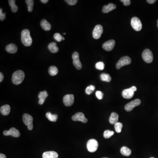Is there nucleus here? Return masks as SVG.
<instances>
[{"mask_svg":"<svg viewBox=\"0 0 158 158\" xmlns=\"http://www.w3.org/2000/svg\"><path fill=\"white\" fill-rule=\"evenodd\" d=\"M72 119L75 121H81L83 123H86L88 121V119L82 112H77L72 117Z\"/></svg>","mask_w":158,"mask_h":158,"instance_id":"nucleus-11","label":"nucleus"},{"mask_svg":"<svg viewBox=\"0 0 158 158\" xmlns=\"http://www.w3.org/2000/svg\"><path fill=\"white\" fill-rule=\"evenodd\" d=\"M142 57L144 61L147 63L152 62L153 60V55L152 53L148 49H146L143 51Z\"/></svg>","mask_w":158,"mask_h":158,"instance_id":"nucleus-6","label":"nucleus"},{"mask_svg":"<svg viewBox=\"0 0 158 158\" xmlns=\"http://www.w3.org/2000/svg\"><path fill=\"white\" fill-rule=\"evenodd\" d=\"M115 41L113 40L107 41L103 44V48L106 51H111L115 47Z\"/></svg>","mask_w":158,"mask_h":158,"instance_id":"nucleus-15","label":"nucleus"},{"mask_svg":"<svg viewBox=\"0 0 158 158\" xmlns=\"http://www.w3.org/2000/svg\"><path fill=\"white\" fill-rule=\"evenodd\" d=\"M41 2H42L43 3L45 4V3H48V0H41Z\"/></svg>","mask_w":158,"mask_h":158,"instance_id":"nucleus-43","label":"nucleus"},{"mask_svg":"<svg viewBox=\"0 0 158 158\" xmlns=\"http://www.w3.org/2000/svg\"><path fill=\"white\" fill-rule=\"evenodd\" d=\"M147 3H149V4H152L155 3L156 1V0H147Z\"/></svg>","mask_w":158,"mask_h":158,"instance_id":"nucleus-40","label":"nucleus"},{"mask_svg":"<svg viewBox=\"0 0 158 158\" xmlns=\"http://www.w3.org/2000/svg\"><path fill=\"white\" fill-rule=\"evenodd\" d=\"M101 79L102 81H104L108 82H110L111 81V77L110 76V74H105V73H102L100 76Z\"/></svg>","mask_w":158,"mask_h":158,"instance_id":"nucleus-27","label":"nucleus"},{"mask_svg":"<svg viewBox=\"0 0 158 158\" xmlns=\"http://www.w3.org/2000/svg\"><path fill=\"white\" fill-rule=\"evenodd\" d=\"M96 96L97 98L99 100H101L103 99V92L101 91H97L96 92Z\"/></svg>","mask_w":158,"mask_h":158,"instance_id":"nucleus-35","label":"nucleus"},{"mask_svg":"<svg viewBox=\"0 0 158 158\" xmlns=\"http://www.w3.org/2000/svg\"><path fill=\"white\" fill-rule=\"evenodd\" d=\"M9 6L11 7V10L13 13H15L18 10V8L15 4V0H9L8 1Z\"/></svg>","mask_w":158,"mask_h":158,"instance_id":"nucleus-25","label":"nucleus"},{"mask_svg":"<svg viewBox=\"0 0 158 158\" xmlns=\"http://www.w3.org/2000/svg\"><path fill=\"white\" fill-rule=\"evenodd\" d=\"M73 64L77 70H80L82 67L81 63L79 59V55L77 52H74L72 55Z\"/></svg>","mask_w":158,"mask_h":158,"instance_id":"nucleus-10","label":"nucleus"},{"mask_svg":"<svg viewBox=\"0 0 158 158\" xmlns=\"http://www.w3.org/2000/svg\"><path fill=\"white\" fill-rule=\"evenodd\" d=\"M58 154L54 151H48L44 153L43 158H58Z\"/></svg>","mask_w":158,"mask_h":158,"instance_id":"nucleus-17","label":"nucleus"},{"mask_svg":"<svg viewBox=\"0 0 158 158\" xmlns=\"http://www.w3.org/2000/svg\"><path fill=\"white\" fill-rule=\"evenodd\" d=\"M131 25L133 28L136 31H140L142 29V23L138 17H134L132 18L131 20Z\"/></svg>","mask_w":158,"mask_h":158,"instance_id":"nucleus-8","label":"nucleus"},{"mask_svg":"<svg viewBox=\"0 0 158 158\" xmlns=\"http://www.w3.org/2000/svg\"><path fill=\"white\" fill-rule=\"evenodd\" d=\"M131 63V59L128 56H124L121 58L116 65V68L118 70L125 65H128Z\"/></svg>","mask_w":158,"mask_h":158,"instance_id":"nucleus-5","label":"nucleus"},{"mask_svg":"<svg viewBox=\"0 0 158 158\" xmlns=\"http://www.w3.org/2000/svg\"><path fill=\"white\" fill-rule=\"evenodd\" d=\"M21 41L24 46L29 47L32 44V38L30 36V31L27 29H24L22 31Z\"/></svg>","mask_w":158,"mask_h":158,"instance_id":"nucleus-1","label":"nucleus"},{"mask_svg":"<svg viewBox=\"0 0 158 158\" xmlns=\"http://www.w3.org/2000/svg\"><path fill=\"white\" fill-rule=\"evenodd\" d=\"M6 49L8 53L15 54L17 52L18 48L14 44H11L6 47Z\"/></svg>","mask_w":158,"mask_h":158,"instance_id":"nucleus-18","label":"nucleus"},{"mask_svg":"<svg viewBox=\"0 0 158 158\" xmlns=\"http://www.w3.org/2000/svg\"><path fill=\"white\" fill-rule=\"evenodd\" d=\"M3 79H4V75L2 72H0V82H2Z\"/></svg>","mask_w":158,"mask_h":158,"instance_id":"nucleus-39","label":"nucleus"},{"mask_svg":"<svg viewBox=\"0 0 158 158\" xmlns=\"http://www.w3.org/2000/svg\"><path fill=\"white\" fill-rule=\"evenodd\" d=\"M114 132L113 131H111L110 130H106L104 132V137L105 138H110L112 135L114 134Z\"/></svg>","mask_w":158,"mask_h":158,"instance_id":"nucleus-30","label":"nucleus"},{"mask_svg":"<svg viewBox=\"0 0 158 158\" xmlns=\"http://www.w3.org/2000/svg\"><path fill=\"white\" fill-rule=\"evenodd\" d=\"M65 1L70 6H74L77 4L78 1L77 0H65Z\"/></svg>","mask_w":158,"mask_h":158,"instance_id":"nucleus-36","label":"nucleus"},{"mask_svg":"<svg viewBox=\"0 0 158 158\" xmlns=\"http://www.w3.org/2000/svg\"><path fill=\"white\" fill-rule=\"evenodd\" d=\"M41 26L44 30L49 31L51 28V24L45 19L42 20L41 22Z\"/></svg>","mask_w":158,"mask_h":158,"instance_id":"nucleus-20","label":"nucleus"},{"mask_svg":"<svg viewBox=\"0 0 158 158\" xmlns=\"http://www.w3.org/2000/svg\"><path fill=\"white\" fill-rule=\"evenodd\" d=\"M119 115L117 113L113 112L111 114L110 118V122L111 124L115 125L118 122Z\"/></svg>","mask_w":158,"mask_h":158,"instance_id":"nucleus-19","label":"nucleus"},{"mask_svg":"<svg viewBox=\"0 0 158 158\" xmlns=\"http://www.w3.org/2000/svg\"><path fill=\"white\" fill-rule=\"evenodd\" d=\"M6 13H2V9L1 8L0 9V20L1 21H3L6 19Z\"/></svg>","mask_w":158,"mask_h":158,"instance_id":"nucleus-37","label":"nucleus"},{"mask_svg":"<svg viewBox=\"0 0 158 158\" xmlns=\"http://www.w3.org/2000/svg\"><path fill=\"white\" fill-rule=\"evenodd\" d=\"M0 158H7L5 154H3L1 153L0 154Z\"/></svg>","mask_w":158,"mask_h":158,"instance_id":"nucleus-42","label":"nucleus"},{"mask_svg":"<svg viewBox=\"0 0 158 158\" xmlns=\"http://www.w3.org/2000/svg\"><path fill=\"white\" fill-rule=\"evenodd\" d=\"M46 117L49 121L55 122L57 121L58 118V116L57 114H52L50 112H47Z\"/></svg>","mask_w":158,"mask_h":158,"instance_id":"nucleus-24","label":"nucleus"},{"mask_svg":"<svg viewBox=\"0 0 158 158\" xmlns=\"http://www.w3.org/2000/svg\"><path fill=\"white\" fill-rule=\"evenodd\" d=\"M74 102V96L73 95H66L63 98L64 104L66 106H71L73 105Z\"/></svg>","mask_w":158,"mask_h":158,"instance_id":"nucleus-12","label":"nucleus"},{"mask_svg":"<svg viewBox=\"0 0 158 158\" xmlns=\"http://www.w3.org/2000/svg\"><path fill=\"white\" fill-rule=\"evenodd\" d=\"M48 48L51 52L53 53H56L58 52L59 49L57 46L56 43L55 42L51 43L48 45Z\"/></svg>","mask_w":158,"mask_h":158,"instance_id":"nucleus-22","label":"nucleus"},{"mask_svg":"<svg viewBox=\"0 0 158 158\" xmlns=\"http://www.w3.org/2000/svg\"><path fill=\"white\" fill-rule=\"evenodd\" d=\"M96 67L98 70H103L105 68V64L103 62H99L97 63L96 65Z\"/></svg>","mask_w":158,"mask_h":158,"instance_id":"nucleus-33","label":"nucleus"},{"mask_svg":"<svg viewBox=\"0 0 158 158\" xmlns=\"http://www.w3.org/2000/svg\"><path fill=\"white\" fill-rule=\"evenodd\" d=\"M157 26H158V21H157Z\"/></svg>","mask_w":158,"mask_h":158,"instance_id":"nucleus-45","label":"nucleus"},{"mask_svg":"<svg viewBox=\"0 0 158 158\" xmlns=\"http://www.w3.org/2000/svg\"><path fill=\"white\" fill-rule=\"evenodd\" d=\"M120 152L124 156H129L131 154V150L126 146H123L120 149Z\"/></svg>","mask_w":158,"mask_h":158,"instance_id":"nucleus-23","label":"nucleus"},{"mask_svg":"<svg viewBox=\"0 0 158 158\" xmlns=\"http://www.w3.org/2000/svg\"><path fill=\"white\" fill-rule=\"evenodd\" d=\"M58 69L55 66H51L49 68V74L51 76H55L58 73Z\"/></svg>","mask_w":158,"mask_h":158,"instance_id":"nucleus-26","label":"nucleus"},{"mask_svg":"<svg viewBox=\"0 0 158 158\" xmlns=\"http://www.w3.org/2000/svg\"><path fill=\"white\" fill-rule=\"evenodd\" d=\"M3 134L6 136L11 135L15 138H18L20 136V133L19 130L14 127H12L9 131H4L3 132Z\"/></svg>","mask_w":158,"mask_h":158,"instance_id":"nucleus-14","label":"nucleus"},{"mask_svg":"<svg viewBox=\"0 0 158 158\" xmlns=\"http://www.w3.org/2000/svg\"></svg>","mask_w":158,"mask_h":158,"instance_id":"nucleus-48","label":"nucleus"},{"mask_svg":"<svg viewBox=\"0 0 158 158\" xmlns=\"http://www.w3.org/2000/svg\"><path fill=\"white\" fill-rule=\"evenodd\" d=\"M154 158V157H151V158Z\"/></svg>","mask_w":158,"mask_h":158,"instance_id":"nucleus-47","label":"nucleus"},{"mask_svg":"<svg viewBox=\"0 0 158 158\" xmlns=\"http://www.w3.org/2000/svg\"><path fill=\"white\" fill-rule=\"evenodd\" d=\"M44 102H45V100H43V99H39L38 103H39V104L42 105L44 103Z\"/></svg>","mask_w":158,"mask_h":158,"instance_id":"nucleus-41","label":"nucleus"},{"mask_svg":"<svg viewBox=\"0 0 158 158\" xmlns=\"http://www.w3.org/2000/svg\"><path fill=\"white\" fill-rule=\"evenodd\" d=\"M137 91V88L133 86L130 88L124 90L122 92V96L126 99H130L133 97L134 92Z\"/></svg>","mask_w":158,"mask_h":158,"instance_id":"nucleus-7","label":"nucleus"},{"mask_svg":"<svg viewBox=\"0 0 158 158\" xmlns=\"http://www.w3.org/2000/svg\"><path fill=\"white\" fill-rule=\"evenodd\" d=\"M25 73L24 72L21 70L15 72L12 76V82L15 85L21 84L24 80Z\"/></svg>","mask_w":158,"mask_h":158,"instance_id":"nucleus-2","label":"nucleus"},{"mask_svg":"<svg viewBox=\"0 0 158 158\" xmlns=\"http://www.w3.org/2000/svg\"><path fill=\"white\" fill-rule=\"evenodd\" d=\"M26 4L27 5L28 11L29 12H32L33 10L34 5V1L33 0H26Z\"/></svg>","mask_w":158,"mask_h":158,"instance_id":"nucleus-28","label":"nucleus"},{"mask_svg":"<svg viewBox=\"0 0 158 158\" xmlns=\"http://www.w3.org/2000/svg\"><path fill=\"white\" fill-rule=\"evenodd\" d=\"M116 8H117L116 5H114L112 3H110L108 5H105V6H104L103 10H102V12L104 13H109V12L116 9Z\"/></svg>","mask_w":158,"mask_h":158,"instance_id":"nucleus-16","label":"nucleus"},{"mask_svg":"<svg viewBox=\"0 0 158 158\" xmlns=\"http://www.w3.org/2000/svg\"><path fill=\"white\" fill-rule=\"evenodd\" d=\"M103 32V27L100 25H98L95 27L93 31V37L95 39H98L101 37Z\"/></svg>","mask_w":158,"mask_h":158,"instance_id":"nucleus-13","label":"nucleus"},{"mask_svg":"<svg viewBox=\"0 0 158 158\" xmlns=\"http://www.w3.org/2000/svg\"><path fill=\"white\" fill-rule=\"evenodd\" d=\"M22 120L25 125L27 126L28 129L31 131L33 129V118L28 114H24L22 117Z\"/></svg>","mask_w":158,"mask_h":158,"instance_id":"nucleus-3","label":"nucleus"},{"mask_svg":"<svg viewBox=\"0 0 158 158\" xmlns=\"http://www.w3.org/2000/svg\"><path fill=\"white\" fill-rule=\"evenodd\" d=\"M98 143L97 140L94 139H91L88 141L87 144L88 151L91 152H96L98 148Z\"/></svg>","mask_w":158,"mask_h":158,"instance_id":"nucleus-4","label":"nucleus"},{"mask_svg":"<svg viewBox=\"0 0 158 158\" xmlns=\"http://www.w3.org/2000/svg\"><path fill=\"white\" fill-rule=\"evenodd\" d=\"M62 40L63 41H64V40H65V38H64L63 37H62Z\"/></svg>","mask_w":158,"mask_h":158,"instance_id":"nucleus-44","label":"nucleus"},{"mask_svg":"<svg viewBox=\"0 0 158 158\" xmlns=\"http://www.w3.org/2000/svg\"><path fill=\"white\" fill-rule=\"evenodd\" d=\"M38 96L39 99H43V100H45V99L48 96V92L46 91H41L39 93Z\"/></svg>","mask_w":158,"mask_h":158,"instance_id":"nucleus-31","label":"nucleus"},{"mask_svg":"<svg viewBox=\"0 0 158 158\" xmlns=\"http://www.w3.org/2000/svg\"><path fill=\"white\" fill-rule=\"evenodd\" d=\"M120 1L123 2L125 6H129L131 4V1L130 0H121Z\"/></svg>","mask_w":158,"mask_h":158,"instance_id":"nucleus-38","label":"nucleus"},{"mask_svg":"<svg viewBox=\"0 0 158 158\" xmlns=\"http://www.w3.org/2000/svg\"><path fill=\"white\" fill-rule=\"evenodd\" d=\"M95 89H96V87L95 86L93 85H90L86 88L85 92L87 95H90L91 94L93 93V91H95Z\"/></svg>","mask_w":158,"mask_h":158,"instance_id":"nucleus-32","label":"nucleus"},{"mask_svg":"<svg viewBox=\"0 0 158 158\" xmlns=\"http://www.w3.org/2000/svg\"><path fill=\"white\" fill-rule=\"evenodd\" d=\"M63 34L66 35V33H63Z\"/></svg>","mask_w":158,"mask_h":158,"instance_id":"nucleus-46","label":"nucleus"},{"mask_svg":"<svg viewBox=\"0 0 158 158\" xmlns=\"http://www.w3.org/2000/svg\"><path fill=\"white\" fill-rule=\"evenodd\" d=\"M63 37L59 33H55L54 35V38L58 42H61L62 40Z\"/></svg>","mask_w":158,"mask_h":158,"instance_id":"nucleus-34","label":"nucleus"},{"mask_svg":"<svg viewBox=\"0 0 158 158\" xmlns=\"http://www.w3.org/2000/svg\"><path fill=\"white\" fill-rule=\"evenodd\" d=\"M123 126V124L120 123V122H118L117 124H115L114 125V127H115L116 132L118 133L121 132Z\"/></svg>","mask_w":158,"mask_h":158,"instance_id":"nucleus-29","label":"nucleus"},{"mask_svg":"<svg viewBox=\"0 0 158 158\" xmlns=\"http://www.w3.org/2000/svg\"><path fill=\"white\" fill-rule=\"evenodd\" d=\"M141 101L140 99H135L127 104L125 106V110L127 112L131 111L135 107L139 105Z\"/></svg>","mask_w":158,"mask_h":158,"instance_id":"nucleus-9","label":"nucleus"},{"mask_svg":"<svg viewBox=\"0 0 158 158\" xmlns=\"http://www.w3.org/2000/svg\"><path fill=\"white\" fill-rule=\"evenodd\" d=\"M10 110H11V108H10V105H6L1 107L0 109V112L2 115L7 116L10 113Z\"/></svg>","mask_w":158,"mask_h":158,"instance_id":"nucleus-21","label":"nucleus"}]
</instances>
